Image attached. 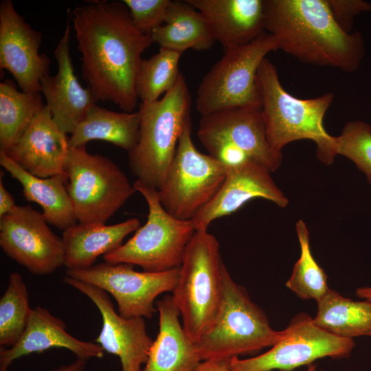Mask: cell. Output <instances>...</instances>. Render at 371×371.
<instances>
[{
  "instance_id": "6da1fadb",
  "label": "cell",
  "mask_w": 371,
  "mask_h": 371,
  "mask_svg": "<svg viewBox=\"0 0 371 371\" xmlns=\"http://www.w3.org/2000/svg\"><path fill=\"white\" fill-rule=\"evenodd\" d=\"M82 76L98 101H109L124 112L138 104L135 79L143 52L154 43L133 25L122 1H95L71 13Z\"/></svg>"
},
{
  "instance_id": "7a4b0ae2",
  "label": "cell",
  "mask_w": 371,
  "mask_h": 371,
  "mask_svg": "<svg viewBox=\"0 0 371 371\" xmlns=\"http://www.w3.org/2000/svg\"><path fill=\"white\" fill-rule=\"evenodd\" d=\"M265 16L278 49L302 63L351 73L364 57L362 35L345 32L327 0H265Z\"/></svg>"
},
{
  "instance_id": "3957f363",
  "label": "cell",
  "mask_w": 371,
  "mask_h": 371,
  "mask_svg": "<svg viewBox=\"0 0 371 371\" xmlns=\"http://www.w3.org/2000/svg\"><path fill=\"white\" fill-rule=\"evenodd\" d=\"M261 114L268 142L282 152L290 142L310 139L317 147L318 159L325 164L333 162L337 155L335 137L329 135L324 126V117L334 99L326 93L311 99H300L282 87L276 66L267 58L260 64L257 73Z\"/></svg>"
},
{
  "instance_id": "277c9868",
  "label": "cell",
  "mask_w": 371,
  "mask_h": 371,
  "mask_svg": "<svg viewBox=\"0 0 371 371\" xmlns=\"http://www.w3.org/2000/svg\"><path fill=\"white\" fill-rule=\"evenodd\" d=\"M224 263L220 245L207 229L196 230L186 249L172 297L183 328L194 344L214 324L223 298Z\"/></svg>"
},
{
  "instance_id": "5b68a950",
  "label": "cell",
  "mask_w": 371,
  "mask_h": 371,
  "mask_svg": "<svg viewBox=\"0 0 371 371\" xmlns=\"http://www.w3.org/2000/svg\"><path fill=\"white\" fill-rule=\"evenodd\" d=\"M191 95L181 73L175 85L157 101L142 103L138 141L128 153L133 174L159 190L174 158L183 125L190 117Z\"/></svg>"
},
{
  "instance_id": "8992f818",
  "label": "cell",
  "mask_w": 371,
  "mask_h": 371,
  "mask_svg": "<svg viewBox=\"0 0 371 371\" xmlns=\"http://www.w3.org/2000/svg\"><path fill=\"white\" fill-rule=\"evenodd\" d=\"M223 278V298L218 315L210 329L194 343L201 361L254 355L271 347L282 336V330L271 328L265 311L232 279L225 265Z\"/></svg>"
},
{
  "instance_id": "52a82bcc",
  "label": "cell",
  "mask_w": 371,
  "mask_h": 371,
  "mask_svg": "<svg viewBox=\"0 0 371 371\" xmlns=\"http://www.w3.org/2000/svg\"><path fill=\"white\" fill-rule=\"evenodd\" d=\"M134 189L145 199L148 214L146 223L124 244L103 256L111 264L138 265L144 271L159 273L180 267L195 227L192 221L170 215L162 206L157 190L137 179Z\"/></svg>"
},
{
  "instance_id": "ba28073f",
  "label": "cell",
  "mask_w": 371,
  "mask_h": 371,
  "mask_svg": "<svg viewBox=\"0 0 371 371\" xmlns=\"http://www.w3.org/2000/svg\"><path fill=\"white\" fill-rule=\"evenodd\" d=\"M278 49L273 36L265 32L248 44L224 51L199 85L196 106L201 116L233 108L261 111L257 73L267 55Z\"/></svg>"
},
{
  "instance_id": "9c48e42d",
  "label": "cell",
  "mask_w": 371,
  "mask_h": 371,
  "mask_svg": "<svg viewBox=\"0 0 371 371\" xmlns=\"http://www.w3.org/2000/svg\"><path fill=\"white\" fill-rule=\"evenodd\" d=\"M65 172L80 223L105 224L136 192L116 164L100 154H90L86 146L69 147Z\"/></svg>"
},
{
  "instance_id": "30bf717a",
  "label": "cell",
  "mask_w": 371,
  "mask_h": 371,
  "mask_svg": "<svg viewBox=\"0 0 371 371\" xmlns=\"http://www.w3.org/2000/svg\"><path fill=\"white\" fill-rule=\"evenodd\" d=\"M191 135L190 117L183 125L164 181L157 190L164 208L183 221H192L214 199L227 173L225 164L196 149Z\"/></svg>"
},
{
  "instance_id": "8fae6325",
  "label": "cell",
  "mask_w": 371,
  "mask_h": 371,
  "mask_svg": "<svg viewBox=\"0 0 371 371\" xmlns=\"http://www.w3.org/2000/svg\"><path fill=\"white\" fill-rule=\"evenodd\" d=\"M197 137L208 155L225 166L249 157L273 172L282 161V152L268 142L260 110L233 108L203 115Z\"/></svg>"
},
{
  "instance_id": "7c38bea8",
  "label": "cell",
  "mask_w": 371,
  "mask_h": 371,
  "mask_svg": "<svg viewBox=\"0 0 371 371\" xmlns=\"http://www.w3.org/2000/svg\"><path fill=\"white\" fill-rule=\"evenodd\" d=\"M353 339L337 337L317 327L306 313H299L282 330V336L271 348L256 357L228 360L233 371H293L326 357L341 359L350 356Z\"/></svg>"
},
{
  "instance_id": "4fadbf2b",
  "label": "cell",
  "mask_w": 371,
  "mask_h": 371,
  "mask_svg": "<svg viewBox=\"0 0 371 371\" xmlns=\"http://www.w3.org/2000/svg\"><path fill=\"white\" fill-rule=\"evenodd\" d=\"M133 267L104 262L85 269H67L65 273L110 293L117 302L121 317L150 319L157 311L155 306L157 297L175 288L180 267L150 273L136 271Z\"/></svg>"
},
{
  "instance_id": "5bb4252c",
  "label": "cell",
  "mask_w": 371,
  "mask_h": 371,
  "mask_svg": "<svg viewBox=\"0 0 371 371\" xmlns=\"http://www.w3.org/2000/svg\"><path fill=\"white\" fill-rule=\"evenodd\" d=\"M0 246L34 275L51 274L65 264L62 238L49 229L43 213L28 205H16L0 218Z\"/></svg>"
},
{
  "instance_id": "9a60e30c",
  "label": "cell",
  "mask_w": 371,
  "mask_h": 371,
  "mask_svg": "<svg viewBox=\"0 0 371 371\" xmlns=\"http://www.w3.org/2000/svg\"><path fill=\"white\" fill-rule=\"evenodd\" d=\"M63 281L87 296L99 310L102 326L94 341L104 351L119 357L121 371H141L153 343L144 318L121 317L107 292L96 286L67 276Z\"/></svg>"
},
{
  "instance_id": "2e32d148",
  "label": "cell",
  "mask_w": 371,
  "mask_h": 371,
  "mask_svg": "<svg viewBox=\"0 0 371 371\" xmlns=\"http://www.w3.org/2000/svg\"><path fill=\"white\" fill-rule=\"evenodd\" d=\"M42 34L15 10L11 0L0 3V68L11 73L22 91L40 93L50 60L39 54Z\"/></svg>"
},
{
  "instance_id": "e0dca14e",
  "label": "cell",
  "mask_w": 371,
  "mask_h": 371,
  "mask_svg": "<svg viewBox=\"0 0 371 371\" xmlns=\"http://www.w3.org/2000/svg\"><path fill=\"white\" fill-rule=\"evenodd\" d=\"M270 171L254 159L227 167L225 181L214 199L193 219L196 230L207 229L214 220L233 214L254 198L285 207L289 200L278 188Z\"/></svg>"
},
{
  "instance_id": "ac0fdd59",
  "label": "cell",
  "mask_w": 371,
  "mask_h": 371,
  "mask_svg": "<svg viewBox=\"0 0 371 371\" xmlns=\"http://www.w3.org/2000/svg\"><path fill=\"white\" fill-rule=\"evenodd\" d=\"M70 25L67 23L54 56L57 73L44 76L41 80V92L45 98L52 116L66 134L71 133L98 100L89 87L84 88L76 78L69 51Z\"/></svg>"
},
{
  "instance_id": "d6986e66",
  "label": "cell",
  "mask_w": 371,
  "mask_h": 371,
  "mask_svg": "<svg viewBox=\"0 0 371 371\" xmlns=\"http://www.w3.org/2000/svg\"><path fill=\"white\" fill-rule=\"evenodd\" d=\"M68 139L45 105L19 140L5 153L34 176L60 177L67 181L65 164L69 148Z\"/></svg>"
},
{
  "instance_id": "ffe728a7",
  "label": "cell",
  "mask_w": 371,
  "mask_h": 371,
  "mask_svg": "<svg viewBox=\"0 0 371 371\" xmlns=\"http://www.w3.org/2000/svg\"><path fill=\"white\" fill-rule=\"evenodd\" d=\"M53 348H65L76 358L89 360L101 359L103 348L92 341H85L66 331V325L45 308H32L26 328L19 341L12 347L0 346V371H8L12 362L23 356L43 352Z\"/></svg>"
},
{
  "instance_id": "44dd1931",
  "label": "cell",
  "mask_w": 371,
  "mask_h": 371,
  "mask_svg": "<svg viewBox=\"0 0 371 371\" xmlns=\"http://www.w3.org/2000/svg\"><path fill=\"white\" fill-rule=\"evenodd\" d=\"M207 21L224 51L245 45L265 32V0H186Z\"/></svg>"
},
{
  "instance_id": "7402d4cb",
  "label": "cell",
  "mask_w": 371,
  "mask_h": 371,
  "mask_svg": "<svg viewBox=\"0 0 371 371\" xmlns=\"http://www.w3.org/2000/svg\"><path fill=\"white\" fill-rule=\"evenodd\" d=\"M155 306L159 332L141 371H192L201 360L179 322L172 295L157 300Z\"/></svg>"
},
{
  "instance_id": "603a6c76",
  "label": "cell",
  "mask_w": 371,
  "mask_h": 371,
  "mask_svg": "<svg viewBox=\"0 0 371 371\" xmlns=\"http://www.w3.org/2000/svg\"><path fill=\"white\" fill-rule=\"evenodd\" d=\"M140 226L138 218L105 224L76 223L63 232L65 264L67 269H85L93 265L101 255L122 245L124 238Z\"/></svg>"
},
{
  "instance_id": "cb8c5ba5",
  "label": "cell",
  "mask_w": 371,
  "mask_h": 371,
  "mask_svg": "<svg viewBox=\"0 0 371 371\" xmlns=\"http://www.w3.org/2000/svg\"><path fill=\"white\" fill-rule=\"evenodd\" d=\"M0 164L23 187L26 201L39 204L47 223L61 230L78 223L73 205L65 184L60 177H38L14 161L3 150H0Z\"/></svg>"
},
{
  "instance_id": "d4e9b609",
  "label": "cell",
  "mask_w": 371,
  "mask_h": 371,
  "mask_svg": "<svg viewBox=\"0 0 371 371\" xmlns=\"http://www.w3.org/2000/svg\"><path fill=\"white\" fill-rule=\"evenodd\" d=\"M154 43L182 54L188 49L207 50L216 39L203 14L185 1H171L164 23L150 34Z\"/></svg>"
},
{
  "instance_id": "484cf974",
  "label": "cell",
  "mask_w": 371,
  "mask_h": 371,
  "mask_svg": "<svg viewBox=\"0 0 371 371\" xmlns=\"http://www.w3.org/2000/svg\"><path fill=\"white\" fill-rule=\"evenodd\" d=\"M139 122V111L119 113L95 104L71 133L69 146L77 148L92 140H102L129 152L138 141Z\"/></svg>"
},
{
  "instance_id": "4316f807",
  "label": "cell",
  "mask_w": 371,
  "mask_h": 371,
  "mask_svg": "<svg viewBox=\"0 0 371 371\" xmlns=\"http://www.w3.org/2000/svg\"><path fill=\"white\" fill-rule=\"evenodd\" d=\"M316 302L313 322L319 328L346 339L371 336V302L354 301L329 289Z\"/></svg>"
},
{
  "instance_id": "83f0119b",
  "label": "cell",
  "mask_w": 371,
  "mask_h": 371,
  "mask_svg": "<svg viewBox=\"0 0 371 371\" xmlns=\"http://www.w3.org/2000/svg\"><path fill=\"white\" fill-rule=\"evenodd\" d=\"M40 93L18 91L15 83H0V150L8 151L45 106Z\"/></svg>"
},
{
  "instance_id": "f1b7e54d",
  "label": "cell",
  "mask_w": 371,
  "mask_h": 371,
  "mask_svg": "<svg viewBox=\"0 0 371 371\" xmlns=\"http://www.w3.org/2000/svg\"><path fill=\"white\" fill-rule=\"evenodd\" d=\"M181 54L159 48L157 53L142 59L135 79V91L142 103L157 101L173 88L181 72Z\"/></svg>"
},
{
  "instance_id": "f546056e",
  "label": "cell",
  "mask_w": 371,
  "mask_h": 371,
  "mask_svg": "<svg viewBox=\"0 0 371 371\" xmlns=\"http://www.w3.org/2000/svg\"><path fill=\"white\" fill-rule=\"evenodd\" d=\"M32 308L21 273H10L8 286L0 299V346L10 348L23 335Z\"/></svg>"
},
{
  "instance_id": "4dcf8cb0",
  "label": "cell",
  "mask_w": 371,
  "mask_h": 371,
  "mask_svg": "<svg viewBox=\"0 0 371 371\" xmlns=\"http://www.w3.org/2000/svg\"><path fill=\"white\" fill-rule=\"evenodd\" d=\"M300 245V256L285 285L303 300H319L328 291L327 276L313 258L309 243V233L305 223H296Z\"/></svg>"
},
{
  "instance_id": "1f68e13d",
  "label": "cell",
  "mask_w": 371,
  "mask_h": 371,
  "mask_svg": "<svg viewBox=\"0 0 371 371\" xmlns=\"http://www.w3.org/2000/svg\"><path fill=\"white\" fill-rule=\"evenodd\" d=\"M335 145L337 155L350 159L371 185V126L361 120L347 122Z\"/></svg>"
},
{
  "instance_id": "d6a6232c",
  "label": "cell",
  "mask_w": 371,
  "mask_h": 371,
  "mask_svg": "<svg viewBox=\"0 0 371 371\" xmlns=\"http://www.w3.org/2000/svg\"><path fill=\"white\" fill-rule=\"evenodd\" d=\"M170 0H123L128 9L135 28L149 34L162 25L166 19Z\"/></svg>"
},
{
  "instance_id": "836d02e7",
  "label": "cell",
  "mask_w": 371,
  "mask_h": 371,
  "mask_svg": "<svg viewBox=\"0 0 371 371\" xmlns=\"http://www.w3.org/2000/svg\"><path fill=\"white\" fill-rule=\"evenodd\" d=\"M332 14L346 32H352L355 16L361 12L371 11V4L360 0H327Z\"/></svg>"
},
{
  "instance_id": "e575fe53",
  "label": "cell",
  "mask_w": 371,
  "mask_h": 371,
  "mask_svg": "<svg viewBox=\"0 0 371 371\" xmlns=\"http://www.w3.org/2000/svg\"><path fill=\"white\" fill-rule=\"evenodd\" d=\"M3 172L1 170L0 177V218L12 212L15 207L14 199L5 189L2 179Z\"/></svg>"
},
{
  "instance_id": "d590c367",
  "label": "cell",
  "mask_w": 371,
  "mask_h": 371,
  "mask_svg": "<svg viewBox=\"0 0 371 371\" xmlns=\"http://www.w3.org/2000/svg\"><path fill=\"white\" fill-rule=\"evenodd\" d=\"M228 360L201 361L192 371H233L228 366Z\"/></svg>"
},
{
  "instance_id": "8d00e7d4",
  "label": "cell",
  "mask_w": 371,
  "mask_h": 371,
  "mask_svg": "<svg viewBox=\"0 0 371 371\" xmlns=\"http://www.w3.org/2000/svg\"><path fill=\"white\" fill-rule=\"evenodd\" d=\"M87 365V361L76 358L74 361L67 365H63L51 371H84Z\"/></svg>"
},
{
  "instance_id": "74e56055",
  "label": "cell",
  "mask_w": 371,
  "mask_h": 371,
  "mask_svg": "<svg viewBox=\"0 0 371 371\" xmlns=\"http://www.w3.org/2000/svg\"><path fill=\"white\" fill-rule=\"evenodd\" d=\"M356 295L363 299L371 302V286H362L356 289Z\"/></svg>"
},
{
  "instance_id": "f35d334b",
  "label": "cell",
  "mask_w": 371,
  "mask_h": 371,
  "mask_svg": "<svg viewBox=\"0 0 371 371\" xmlns=\"http://www.w3.org/2000/svg\"><path fill=\"white\" fill-rule=\"evenodd\" d=\"M306 371H316V365L313 363L308 366Z\"/></svg>"
},
{
  "instance_id": "ab89813d",
  "label": "cell",
  "mask_w": 371,
  "mask_h": 371,
  "mask_svg": "<svg viewBox=\"0 0 371 371\" xmlns=\"http://www.w3.org/2000/svg\"><path fill=\"white\" fill-rule=\"evenodd\" d=\"M320 371H327V370H321Z\"/></svg>"
}]
</instances>
